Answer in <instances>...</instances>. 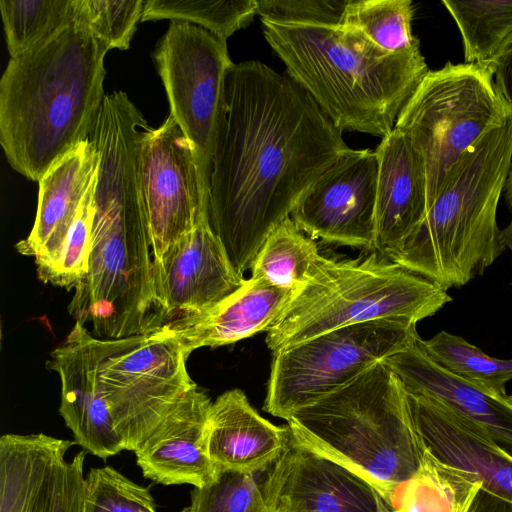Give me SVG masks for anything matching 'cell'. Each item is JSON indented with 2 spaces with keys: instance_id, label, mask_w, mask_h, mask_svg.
<instances>
[{
  "instance_id": "1",
  "label": "cell",
  "mask_w": 512,
  "mask_h": 512,
  "mask_svg": "<svg viewBox=\"0 0 512 512\" xmlns=\"http://www.w3.org/2000/svg\"><path fill=\"white\" fill-rule=\"evenodd\" d=\"M352 150L286 72L257 60L233 64L218 121L207 216L240 275L309 189Z\"/></svg>"
},
{
  "instance_id": "2",
  "label": "cell",
  "mask_w": 512,
  "mask_h": 512,
  "mask_svg": "<svg viewBox=\"0 0 512 512\" xmlns=\"http://www.w3.org/2000/svg\"><path fill=\"white\" fill-rule=\"evenodd\" d=\"M147 129L135 113L107 111L90 136L99 157L91 250L88 271L74 289L68 312L83 326L91 324L98 339L144 334L165 324L142 190Z\"/></svg>"
},
{
  "instance_id": "3",
  "label": "cell",
  "mask_w": 512,
  "mask_h": 512,
  "mask_svg": "<svg viewBox=\"0 0 512 512\" xmlns=\"http://www.w3.org/2000/svg\"><path fill=\"white\" fill-rule=\"evenodd\" d=\"M110 49L80 17L10 58L0 80V144L11 167L39 181L90 138L105 97Z\"/></svg>"
},
{
  "instance_id": "4",
  "label": "cell",
  "mask_w": 512,
  "mask_h": 512,
  "mask_svg": "<svg viewBox=\"0 0 512 512\" xmlns=\"http://www.w3.org/2000/svg\"><path fill=\"white\" fill-rule=\"evenodd\" d=\"M261 23L285 72L342 132L385 137L429 71L420 46L388 53L341 26Z\"/></svg>"
},
{
  "instance_id": "5",
  "label": "cell",
  "mask_w": 512,
  "mask_h": 512,
  "mask_svg": "<svg viewBox=\"0 0 512 512\" xmlns=\"http://www.w3.org/2000/svg\"><path fill=\"white\" fill-rule=\"evenodd\" d=\"M512 163V112L447 176L425 217L389 258L444 289L482 275L506 250L497 208Z\"/></svg>"
},
{
  "instance_id": "6",
  "label": "cell",
  "mask_w": 512,
  "mask_h": 512,
  "mask_svg": "<svg viewBox=\"0 0 512 512\" xmlns=\"http://www.w3.org/2000/svg\"><path fill=\"white\" fill-rule=\"evenodd\" d=\"M287 422L295 441L347 467L384 500L421 463L407 393L383 360Z\"/></svg>"
},
{
  "instance_id": "7",
  "label": "cell",
  "mask_w": 512,
  "mask_h": 512,
  "mask_svg": "<svg viewBox=\"0 0 512 512\" xmlns=\"http://www.w3.org/2000/svg\"><path fill=\"white\" fill-rule=\"evenodd\" d=\"M453 299L434 281L377 253L360 260L322 255L310 277L267 332L272 354L353 324L404 320L417 324Z\"/></svg>"
},
{
  "instance_id": "8",
  "label": "cell",
  "mask_w": 512,
  "mask_h": 512,
  "mask_svg": "<svg viewBox=\"0 0 512 512\" xmlns=\"http://www.w3.org/2000/svg\"><path fill=\"white\" fill-rule=\"evenodd\" d=\"M511 112L488 65L447 62L428 71L394 126L423 162L427 211L453 167Z\"/></svg>"
},
{
  "instance_id": "9",
  "label": "cell",
  "mask_w": 512,
  "mask_h": 512,
  "mask_svg": "<svg viewBox=\"0 0 512 512\" xmlns=\"http://www.w3.org/2000/svg\"><path fill=\"white\" fill-rule=\"evenodd\" d=\"M419 337L416 324L381 319L334 329L274 353L263 409L288 420Z\"/></svg>"
},
{
  "instance_id": "10",
  "label": "cell",
  "mask_w": 512,
  "mask_h": 512,
  "mask_svg": "<svg viewBox=\"0 0 512 512\" xmlns=\"http://www.w3.org/2000/svg\"><path fill=\"white\" fill-rule=\"evenodd\" d=\"M97 376L124 450L136 451L179 399L197 386L189 354L162 326L118 339H98Z\"/></svg>"
},
{
  "instance_id": "11",
  "label": "cell",
  "mask_w": 512,
  "mask_h": 512,
  "mask_svg": "<svg viewBox=\"0 0 512 512\" xmlns=\"http://www.w3.org/2000/svg\"><path fill=\"white\" fill-rule=\"evenodd\" d=\"M174 117L194 148L209 200L215 139L226 76L227 43L188 22L171 21L152 54Z\"/></svg>"
},
{
  "instance_id": "12",
  "label": "cell",
  "mask_w": 512,
  "mask_h": 512,
  "mask_svg": "<svg viewBox=\"0 0 512 512\" xmlns=\"http://www.w3.org/2000/svg\"><path fill=\"white\" fill-rule=\"evenodd\" d=\"M141 174L153 262L200 222L208 220L195 151L169 114L156 129L149 127L142 144Z\"/></svg>"
},
{
  "instance_id": "13",
  "label": "cell",
  "mask_w": 512,
  "mask_h": 512,
  "mask_svg": "<svg viewBox=\"0 0 512 512\" xmlns=\"http://www.w3.org/2000/svg\"><path fill=\"white\" fill-rule=\"evenodd\" d=\"M76 442L43 433L0 439V512H83L86 451L69 461Z\"/></svg>"
},
{
  "instance_id": "14",
  "label": "cell",
  "mask_w": 512,
  "mask_h": 512,
  "mask_svg": "<svg viewBox=\"0 0 512 512\" xmlns=\"http://www.w3.org/2000/svg\"><path fill=\"white\" fill-rule=\"evenodd\" d=\"M378 160L375 150H352L305 194L290 217L309 237L374 249Z\"/></svg>"
},
{
  "instance_id": "15",
  "label": "cell",
  "mask_w": 512,
  "mask_h": 512,
  "mask_svg": "<svg viewBox=\"0 0 512 512\" xmlns=\"http://www.w3.org/2000/svg\"><path fill=\"white\" fill-rule=\"evenodd\" d=\"M263 489L271 511L390 512L370 483L291 435L287 449L263 481Z\"/></svg>"
},
{
  "instance_id": "16",
  "label": "cell",
  "mask_w": 512,
  "mask_h": 512,
  "mask_svg": "<svg viewBox=\"0 0 512 512\" xmlns=\"http://www.w3.org/2000/svg\"><path fill=\"white\" fill-rule=\"evenodd\" d=\"M154 279L165 324L211 309L246 280L232 265L208 220L200 222L154 263Z\"/></svg>"
},
{
  "instance_id": "17",
  "label": "cell",
  "mask_w": 512,
  "mask_h": 512,
  "mask_svg": "<svg viewBox=\"0 0 512 512\" xmlns=\"http://www.w3.org/2000/svg\"><path fill=\"white\" fill-rule=\"evenodd\" d=\"M407 399L424 448L475 477L482 490L512 503V454L481 426L441 402L408 393Z\"/></svg>"
},
{
  "instance_id": "18",
  "label": "cell",
  "mask_w": 512,
  "mask_h": 512,
  "mask_svg": "<svg viewBox=\"0 0 512 512\" xmlns=\"http://www.w3.org/2000/svg\"><path fill=\"white\" fill-rule=\"evenodd\" d=\"M47 368L61 382L59 412L85 451L106 459L124 450L97 376L95 337L75 322L65 341L50 354Z\"/></svg>"
},
{
  "instance_id": "19",
  "label": "cell",
  "mask_w": 512,
  "mask_h": 512,
  "mask_svg": "<svg viewBox=\"0 0 512 512\" xmlns=\"http://www.w3.org/2000/svg\"><path fill=\"white\" fill-rule=\"evenodd\" d=\"M212 402L193 387L187 391L136 450L143 476L163 485L209 483L217 469L208 450Z\"/></svg>"
},
{
  "instance_id": "20",
  "label": "cell",
  "mask_w": 512,
  "mask_h": 512,
  "mask_svg": "<svg viewBox=\"0 0 512 512\" xmlns=\"http://www.w3.org/2000/svg\"><path fill=\"white\" fill-rule=\"evenodd\" d=\"M378 160L376 233L373 252L389 259L427 213L423 162L399 129L381 138Z\"/></svg>"
},
{
  "instance_id": "21",
  "label": "cell",
  "mask_w": 512,
  "mask_h": 512,
  "mask_svg": "<svg viewBox=\"0 0 512 512\" xmlns=\"http://www.w3.org/2000/svg\"><path fill=\"white\" fill-rule=\"evenodd\" d=\"M294 294L251 276L235 293L211 309L163 326L190 355L198 348L227 345L261 331L268 332Z\"/></svg>"
},
{
  "instance_id": "22",
  "label": "cell",
  "mask_w": 512,
  "mask_h": 512,
  "mask_svg": "<svg viewBox=\"0 0 512 512\" xmlns=\"http://www.w3.org/2000/svg\"><path fill=\"white\" fill-rule=\"evenodd\" d=\"M421 337L408 348L383 361L406 393L435 399L481 426L495 442L512 454V406L435 363L424 351Z\"/></svg>"
},
{
  "instance_id": "23",
  "label": "cell",
  "mask_w": 512,
  "mask_h": 512,
  "mask_svg": "<svg viewBox=\"0 0 512 512\" xmlns=\"http://www.w3.org/2000/svg\"><path fill=\"white\" fill-rule=\"evenodd\" d=\"M289 441L288 426L260 416L240 389L224 392L211 405L208 450L216 469L257 474L281 457Z\"/></svg>"
},
{
  "instance_id": "24",
  "label": "cell",
  "mask_w": 512,
  "mask_h": 512,
  "mask_svg": "<svg viewBox=\"0 0 512 512\" xmlns=\"http://www.w3.org/2000/svg\"><path fill=\"white\" fill-rule=\"evenodd\" d=\"M98 158L88 139L56 161L38 181L35 222L28 237L16 244L19 253L36 260L57 250L94 183Z\"/></svg>"
},
{
  "instance_id": "25",
  "label": "cell",
  "mask_w": 512,
  "mask_h": 512,
  "mask_svg": "<svg viewBox=\"0 0 512 512\" xmlns=\"http://www.w3.org/2000/svg\"><path fill=\"white\" fill-rule=\"evenodd\" d=\"M481 487L475 477L423 447L417 471L392 488L385 502L390 512H469Z\"/></svg>"
},
{
  "instance_id": "26",
  "label": "cell",
  "mask_w": 512,
  "mask_h": 512,
  "mask_svg": "<svg viewBox=\"0 0 512 512\" xmlns=\"http://www.w3.org/2000/svg\"><path fill=\"white\" fill-rule=\"evenodd\" d=\"M319 257L313 239L287 217L262 245L251 268L252 277L296 293L308 281Z\"/></svg>"
},
{
  "instance_id": "27",
  "label": "cell",
  "mask_w": 512,
  "mask_h": 512,
  "mask_svg": "<svg viewBox=\"0 0 512 512\" xmlns=\"http://www.w3.org/2000/svg\"><path fill=\"white\" fill-rule=\"evenodd\" d=\"M427 355L439 366L474 387L498 398H506V384L512 380V359L485 354L464 338L440 331L421 340Z\"/></svg>"
},
{
  "instance_id": "28",
  "label": "cell",
  "mask_w": 512,
  "mask_h": 512,
  "mask_svg": "<svg viewBox=\"0 0 512 512\" xmlns=\"http://www.w3.org/2000/svg\"><path fill=\"white\" fill-rule=\"evenodd\" d=\"M442 4L460 31L465 63L489 65L512 34V0Z\"/></svg>"
},
{
  "instance_id": "29",
  "label": "cell",
  "mask_w": 512,
  "mask_h": 512,
  "mask_svg": "<svg viewBox=\"0 0 512 512\" xmlns=\"http://www.w3.org/2000/svg\"><path fill=\"white\" fill-rule=\"evenodd\" d=\"M78 7L79 0H1L0 12L11 58L72 24L77 19Z\"/></svg>"
},
{
  "instance_id": "30",
  "label": "cell",
  "mask_w": 512,
  "mask_h": 512,
  "mask_svg": "<svg viewBox=\"0 0 512 512\" xmlns=\"http://www.w3.org/2000/svg\"><path fill=\"white\" fill-rule=\"evenodd\" d=\"M413 3L410 0H348L341 27L363 35L388 53L420 46L412 33Z\"/></svg>"
},
{
  "instance_id": "31",
  "label": "cell",
  "mask_w": 512,
  "mask_h": 512,
  "mask_svg": "<svg viewBox=\"0 0 512 512\" xmlns=\"http://www.w3.org/2000/svg\"><path fill=\"white\" fill-rule=\"evenodd\" d=\"M256 0H145L141 22L170 19L199 26L226 41L257 15Z\"/></svg>"
},
{
  "instance_id": "32",
  "label": "cell",
  "mask_w": 512,
  "mask_h": 512,
  "mask_svg": "<svg viewBox=\"0 0 512 512\" xmlns=\"http://www.w3.org/2000/svg\"><path fill=\"white\" fill-rule=\"evenodd\" d=\"M94 184L95 180L61 245L49 256L35 260L38 278L43 283L69 291L85 277L91 250Z\"/></svg>"
},
{
  "instance_id": "33",
  "label": "cell",
  "mask_w": 512,
  "mask_h": 512,
  "mask_svg": "<svg viewBox=\"0 0 512 512\" xmlns=\"http://www.w3.org/2000/svg\"><path fill=\"white\" fill-rule=\"evenodd\" d=\"M183 512H271L255 473L218 469L209 483L194 487Z\"/></svg>"
},
{
  "instance_id": "34",
  "label": "cell",
  "mask_w": 512,
  "mask_h": 512,
  "mask_svg": "<svg viewBox=\"0 0 512 512\" xmlns=\"http://www.w3.org/2000/svg\"><path fill=\"white\" fill-rule=\"evenodd\" d=\"M83 512H157L150 491L105 466L90 469L86 477Z\"/></svg>"
},
{
  "instance_id": "35",
  "label": "cell",
  "mask_w": 512,
  "mask_h": 512,
  "mask_svg": "<svg viewBox=\"0 0 512 512\" xmlns=\"http://www.w3.org/2000/svg\"><path fill=\"white\" fill-rule=\"evenodd\" d=\"M144 0H79L80 17L109 49L127 50L142 18Z\"/></svg>"
},
{
  "instance_id": "36",
  "label": "cell",
  "mask_w": 512,
  "mask_h": 512,
  "mask_svg": "<svg viewBox=\"0 0 512 512\" xmlns=\"http://www.w3.org/2000/svg\"><path fill=\"white\" fill-rule=\"evenodd\" d=\"M348 0H258L261 21L340 27Z\"/></svg>"
},
{
  "instance_id": "37",
  "label": "cell",
  "mask_w": 512,
  "mask_h": 512,
  "mask_svg": "<svg viewBox=\"0 0 512 512\" xmlns=\"http://www.w3.org/2000/svg\"><path fill=\"white\" fill-rule=\"evenodd\" d=\"M488 66L497 90L512 109V34Z\"/></svg>"
},
{
  "instance_id": "38",
  "label": "cell",
  "mask_w": 512,
  "mask_h": 512,
  "mask_svg": "<svg viewBox=\"0 0 512 512\" xmlns=\"http://www.w3.org/2000/svg\"><path fill=\"white\" fill-rule=\"evenodd\" d=\"M469 512H512V503L480 489Z\"/></svg>"
},
{
  "instance_id": "39",
  "label": "cell",
  "mask_w": 512,
  "mask_h": 512,
  "mask_svg": "<svg viewBox=\"0 0 512 512\" xmlns=\"http://www.w3.org/2000/svg\"><path fill=\"white\" fill-rule=\"evenodd\" d=\"M505 201L512 214V163L507 175V179L504 187Z\"/></svg>"
},
{
  "instance_id": "40",
  "label": "cell",
  "mask_w": 512,
  "mask_h": 512,
  "mask_svg": "<svg viewBox=\"0 0 512 512\" xmlns=\"http://www.w3.org/2000/svg\"><path fill=\"white\" fill-rule=\"evenodd\" d=\"M501 239L505 248L512 252V219L504 229H501Z\"/></svg>"
},
{
  "instance_id": "41",
  "label": "cell",
  "mask_w": 512,
  "mask_h": 512,
  "mask_svg": "<svg viewBox=\"0 0 512 512\" xmlns=\"http://www.w3.org/2000/svg\"><path fill=\"white\" fill-rule=\"evenodd\" d=\"M506 400L512 406V395L507 396Z\"/></svg>"
},
{
  "instance_id": "42",
  "label": "cell",
  "mask_w": 512,
  "mask_h": 512,
  "mask_svg": "<svg viewBox=\"0 0 512 512\" xmlns=\"http://www.w3.org/2000/svg\"><path fill=\"white\" fill-rule=\"evenodd\" d=\"M271 512H283V511H280V510H272Z\"/></svg>"
}]
</instances>
